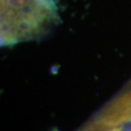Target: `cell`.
I'll use <instances>...</instances> for the list:
<instances>
[{"label":"cell","mask_w":131,"mask_h":131,"mask_svg":"<svg viewBox=\"0 0 131 131\" xmlns=\"http://www.w3.org/2000/svg\"><path fill=\"white\" fill-rule=\"evenodd\" d=\"M1 45L35 40L58 24L56 0H0Z\"/></svg>","instance_id":"obj_1"},{"label":"cell","mask_w":131,"mask_h":131,"mask_svg":"<svg viewBox=\"0 0 131 131\" xmlns=\"http://www.w3.org/2000/svg\"><path fill=\"white\" fill-rule=\"evenodd\" d=\"M122 126H131V89L106 104L78 131H101Z\"/></svg>","instance_id":"obj_2"},{"label":"cell","mask_w":131,"mask_h":131,"mask_svg":"<svg viewBox=\"0 0 131 131\" xmlns=\"http://www.w3.org/2000/svg\"><path fill=\"white\" fill-rule=\"evenodd\" d=\"M101 131H131V126H122V127H116V128H110L106 130Z\"/></svg>","instance_id":"obj_3"}]
</instances>
